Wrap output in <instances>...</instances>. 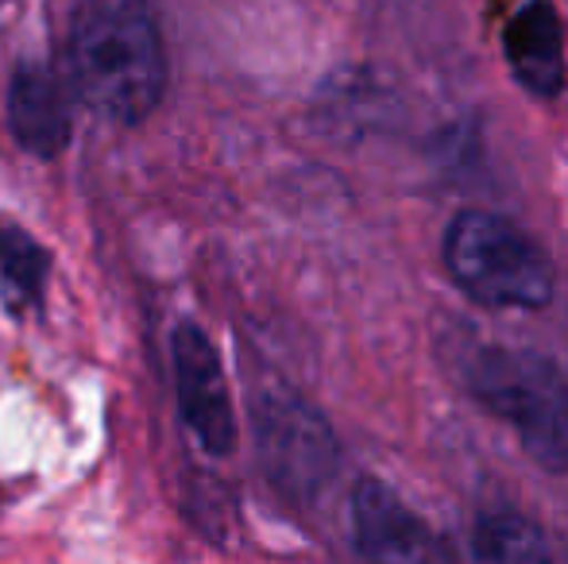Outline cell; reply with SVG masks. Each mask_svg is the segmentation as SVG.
<instances>
[{
  "label": "cell",
  "instance_id": "cell-1",
  "mask_svg": "<svg viewBox=\"0 0 568 564\" xmlns=\"http://www.w3.org/2000/svg\"><path fill=\"white\" fill-rule=\"evenodd\" d=\"M67 78L98 121L135 129L171 85L155 0H78L67 35Z\"/></svg>",
  "mask_w": 568,
  "mask_h": 564
},
{
  "label": "cell",
  "instance_id": "cell-2",
  "mask_svg": "<svg viewBox=\"0 0 568 564\" xmlns=\"http://www.w3.org/2000/svg\"><path fill=\"white\" fill-rule=\"evenodd\" d=\"M464 387L479 407L515 429L534 464L568 475V376L549 356L479 345L464 356Z\"/></svg>",
  "mask_w": 568,
  "mask_h": 564
},
{
  "label": "cell",
  "instance_id": "cell-3",
  "mask_svg": "<svg viewBox=\"0 0 568 564\" xmlns=\"http://www.w3.org/2000/svg\"><path fill=\"white\" fill-rule=\"evenodd\" d=\"M442 259L449 279L484 309H541L557 294V271L541 244L499 213H456Z\"/></svg>",
  "mask_w": 568,
  "mask_h": 564
},
{
  "label": "cell",
  "instance_id": "cell-4",
  "mask_svg": "<svg viewBox=\"0 0 568 564\" xmlns=\"http://www.w3.org/2000/svg\"><path fill=\"white\" fill-rule=\"evenodd\" d=\"M252 437L263 475L286 503H314L337 480V433L291 387L267 383L252 394Z\"/></svg>",
  "mask_w": 568,
  "mask_h": 564
},
{
  "label": "cell",
  "instance_id": "cell-5",
  "mask_svg": "<svg viewBox=\"0 0 568 564\" xmlns=\"http://www.w3.org/2000/svg\"><path fill=\"white\" fill-rule=\"evenodd\" d=\"M171 376L186 433L210 457H229L236 449V410L217 345L197 321H179L171 329Z\"/></svg>",
  "mask_w": 568,
  "mask_h": 564
},
{
  "label": "cell",
  "instance_id": "cell-6",
  "mask_svg": "<svg viewBox=\"0 0 568 564\" xmlns=\"http://www.w3.org/2000/svg\"><path fill=\"white\" fill-rule=\"evenodd\" d=\"M70 82V78H67ZM51 62L28 59L12 70L4 98L8 132H12L16 147L28 151L39 163H54L62 151L70 147V93Z\"/></svg>",
  "mask_w": 568,
  "mask_h": 564
},
{
  "label": "cell",
  "instance_id": "cell-7",
  "mask_svg": "<svg viewBox=\"0 0 568 564\" xmlns=\"http://www.w3.org/2000/svg\"><path fill=\"white\" fill-rule=\"evenodd\" d=\"M352 542L367 561H442L445 550L434 530L379 480H359L352 491Z\"/></svg>",
  "mask_w": 568,
  "mask_h": 564
},
{
  "label": "cell",
  "instance_id": "cell-8",
  "mask_svg": "<svg viewBox=\"0 0 568 564\" xmlns=\"http://www.w3.org/2000/svg\"><path fill=\"white\" fill-rule=\"evenodd\" d=\"M503 54L526 93L554 101L565 90V31L546 0H534L518 16H510L503 31Z\"/></svg>",
  "mask_w": 568,
  "mask_h": 564
},
{
  "label": "cell",
  "instance_id": "cell-9",
  "mask_svg": "<svg viewBox=\"0 0 568 564\" xmlns=\"http://www.w3.org/2000/svg\"><path fill=\"white\" fill-rule=\"evenodd\" d=\"M51 279V256L31 233L0 225V294L12 314H28L43 301Z\"/></svg>",
  "mask_w": 568,
  "mask_h": 564
},
{
  "label": "cell",
  "instance_id": "cell-10",
  "mask_svg": "<svg viewBox=\"0 0 568 564\" xmlns=\"http://www.w3.org/2000/svg\"><path fill=\"white\" fill-rule=\"evenodd\" d=\"M471 557L495 564L554 561V550L534 522L518 519V514H487L476 522V534H471Z\"/></svg>",
  "mask_w": 568,
  "mask_h": 564
}]
</instances>
